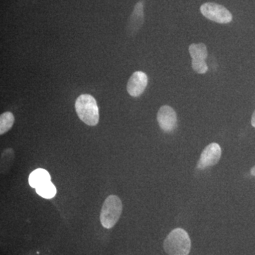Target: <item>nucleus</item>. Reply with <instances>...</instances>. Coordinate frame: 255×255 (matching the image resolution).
Wrapping results in <instances>:
<instances>
[{
	"label": "nucleus",
	"mask_w": 255,
	"mask_h": 255,
	"mask_svg": "<svg viewBox=\"0 0 255 255\" xmlns=\"http://www.w3.org/2000/svg\"><path fill=\"white\" fill-rule=\"evenodd\" d=\"M75 110L79 118L87 125L95 127L100 122V111L97 101L92 95L79 96L75 102Z\"/></svg>",
	"instance_id": "f257e3e1"
},
{
	"label": "nucleus",
	"mask_w": 255,
	"mask_h": 255,
	"mask_svg": "<svg viewBox=\"0 0 255 255\" xmlns=\"http://www.w3.org/2000/svg\"><path fill=\"white\" fill-rule=\"evenodd\" d=\"M163 248L169 255H188L191 251L190 238L182 228H176L164 240Z\"/></svg>",
	"instance_id": "f03ea898"
},
{
	"label": "nucleus",
	"mask_w": 255,
	"mask_h": 255,
	"mask_svg": "<svg viewBox=\"0 0 255 255\" xmlns=\"http://www.w3.org/2000/svg\"><path fill=\"white\" fill-rule=\"evenodd\" d=\"M123 205L119 196L110 195L106 199L100 214V221L103 227L110 229L118 222L122 214Z\"/></svg>",
	"instance_id": "7ed1b4c3"
},
{
	"label": "nucleus",
	"mask_w": 255,
	"mask_h": 255,
	"mask_svg": "<svg viewBox=\"0 0 255 255\" xmlns=\"http://www.w3.org/2000/svg\"><path fill=\"white\" fill-rule=\"evenodd\" d=\"M201 14L208 19L219 23H229L232 21L233 15L223 5L214 2H206L201 5Z\"/></svg>",
	"instance_id": "20e7f679"
},
{
	"label": "nucleus",
	"mask_w": 255,
	"mask_h": 255,
	"mask_svg": "<svg viewBox=\"0 0 255 255\" xmlns=\"http://www.w3.org/2000/svg\"><path fill=\"white\" fill-rule=\"evenodd\" d=\"M157 120L163 131H173L177 126V116L175 111L169 106H162L157 113Z\"/></svg>",
	"instance_id": "39448f33"
},
{
	"label": "nucleus",
	"mask_w": 255,
	"mask_h": 255,
	"mask_svg": "<svg viewBox=\"0 0 255 255\" xmlns=\"http://www.w3.org/2000/svg\"><path fill=\"white\" fill-rule=\"evenodd\" d=\"M221 156V148L216 142L206 146L201 153L200 159L198 162V168L204 169L206 167L214 166L219 162Z\"/></svg>",
	"instance_id": "423d86ee"
},
{
	"label": "nucleus",
	"mask_w": 255,
	"mask_h": 255,
	"mask_svg": "<svg viewBox=\"0 0 255 255\" xmlns=\"http://www.w3.org/2000/svg\"><path fill=\"white\" fill-rule=\"evenodd\" d=\"M148 79L142 71L132 73L127 84V91L132 97H138L143 93L147 87Z\"/></svg>",
	"instance_id": "0eeeda50"
},
{
	"label": "nucleus",
	"mask_w": 255,
	"mask_h": 255,
	"mask_svg": "<svg viewBox=\"0 0 255 255\" xmlns=\"http://www.w3.org/2000/svg\"><path fill=\"white\" fill-rule=\"evenodd\" d=\"M144 4L142 1H138L135 4L132 14H130L127 23V33L129 36L136 34L141 28L144 23Z\"/></svg>",
	"instance_id": "6e6552de"
},
{
	"label": "nucleus",
	"mask_w": 255,
	"mask_h": 255,
	"mask_svg": "<svg viewBox=\"0 0 255 255\" xmlns=\"http://www.w3.org/2000/svg\"><path fill=\"white\" fill-rule=\"evenodd\" d=\"M50 181H51V177H50L49 172L46 169L41 168L33 170L28 178L29 185L34 189L50 182Z\"/></svg>",
	"instance_id": "1a4fd4ad"
},
{
	"label": "nucleus",
	"mask_w": 255,
	"mask_h": 255,
	"mask_svg": "<svg viewBox=\"0 0 255 255\" xmlns=\"http://www.w3.org/2000/svg\"><path fill=\"white\" fill-rule=\"evenodd\" d=\"M189 51L192 60L205 61L208 58V50L204 43H193L189 47Z\"/></svg>",
	"instance_id": "9d476101"
},
{
	"label": "nucleus",
	"mask_w": 255,
	"mask_h": 255,
	"mask_svg": "<svg viewBox=\"0 0 255 255\" xmlns=\"http://www.w3.org/2000/svg\"><path fill=\"white\" fill-rule=\"evenodd\" d=\"M14 152L13 149H5L1 155V174H5L12 165L14 159Z\"/></svg>",
	"instance_id": "9b49d317"
},
{
	"label": "nucleus",
	"mask_w": 255,
	"mask_h": 255,
	"mask_svg": "<svg viewBox=\"0 0 255 255\" xmlns=\"http://www.w3.org/2000/svg\"><path fill=\"white\" fill-rule=\"evenodd\" d=\"M14 117L11 112H6L0 116V135L9 131L14 124Z\"/></svg>",
	"instance_id": "f8f14e48"
},
{
	"label": "nucleus",
	"mask_w": 255,
	"mask_h": 255,
	"mask_svg": "<svg viewBox=\"0 0 255 255\" xmlns=\"http://www.w3.org/2000/svg\"><path fill=\"white\" fill-rule=\"evenodd\" d=\"M36 191L38 195L46 199H53L57 193L56 188L51 181L36 188Z\"/></svg>",
	"instance_id": "ddd939ff"
},
{
	"label": "nucleus",
	"mask_w": 255,
	"mask_h": 255,
	"mask_svg": "<svg viewBox=\"0 0 255 255\" xmlns=\"http://www.w3.org/2000/svg\"><path fill=\"white\" fill-rule=\"evenodd\" d=\"M191 65H192L193 70L196 73L205 74L208 71V70H209L207 64H206L205 61H203V60H192Z\"/></svg>",
	"instance_id": "4468645a"
},
{
	"label": "nucleus",
	"mask_w": 255,
	"mask_h": 255,
	"mask_svg": "<svg viewBox=\"0 0 255 255\" xmlns=\"http://www.w3.org/2000/svg\"><path fill=\"white\" fill-rule=\"evenodd\" d=\"M251 123L253 127L255 128V110L254 113L253 114V117H252Z\"/></svg>",
	"instance_id": "2eb2a0df"
},
{
	"label": "nucleus",
	"mask_w": 255,
	"mask_h": 255,
	"mask_svg": "<svg viewBox=\"0 0 255 255\" xmlns=\"http://www.w3.org/2000/svg\"><path fill=\"white\" fill-rule=\"evenodd\" d=\"M251 173L252 175L255 176V165L251 169Z\"/></svg>",
	"instance_id": "dca6fc26"
}]
</instances>
